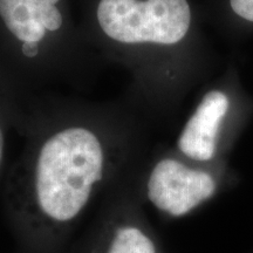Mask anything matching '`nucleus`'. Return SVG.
<instances>
[{
    "label": "nucleus",
    "mask_w": 253,
    "mask_h": 253,
    "mask_svg": "<svg viewBox=\"0 0 253 253\" xmlns=\"http://www.w3.org/2000/svg\"><path fill=\"white\" fill-rule=\"evenodd\" d=\"M136 166L114 154L95 128L53 129L2 181L14 252L66 253L101 199Z\"/></svg>",
    "instance_id": "1"
},
{
    "label": "nucleus",
    "mask_w": 253,
    "mask_h": 253,
    "mask_svg": "<svg viewBox=\"0 0 253 253\" xmlns=\"http://www.w3.org/2000/svg\"><path fill=\"white\" fill-rule=\"evenodd\" d=\"M132 176L145 208L167 220L191 216L233 188L238 179L227 173L225 166H207L182 155L137 164Z\"/></svg>",
    "instance_id": "2"
},
{
    "label": "nucleus",
    "mask_w": 253,
    "mask_h": 253,
    "mask_svg": "<svg viewBox=\"0 0 253 253\" xmlns=\"http://www.w3.org/2000/svg\"><path fill=\"white\" fill-rule=\"evenodd\" d=\"M132 173L134 170L101 199L66 253H167Z\"/></svg>",
    "instance_id": "3"
},
{
    "label": "nucleus",
    "mask_w": 253,
    "mask_h": 253,
    "mask_svg": "<svg viewBox=\"0 0 253 253\" xmlns=\"http://www.w3.org/2000/svg\"><path fill=\"white\" fill-rule=\"evenodd\" d=\"M97 20L119 42L173 45L188 33L191 13L186 0H101Z\"/></svg>",
    "instance_id": "4"
},
{
    "label": "nucleus",
    "mask_w": 253,
    "mask_h": 253,
    "mask_svg": "<svg viewBox=\"0 0 253 253\" xmlns=\"http://www.w3.org/2000/svg\"><path fill=\"white\" fill-rule=\"evenodd\" d=\"M230 106L229 96L224 91L205 94L177 140L178 154L201 164L224 166L219 163L220 135Z\"/></svg>",
    "instance_id": "5"
},
{
    "label": "nucleus",
    "mask_w": 253,
    "mask_h": 253,
    "mask_svg": "<svg viewBox=\"0 0 253 253\" xmlns=\"http://www.w3.org/2000/svg\"><path fill=\"white\" fill-rule=\"evenodd\" d=\"M59 0H0V17L8 31L23 42H39L46 31H56L62 15Z\"/></svg>",
    "instance_id": "6"
},
{
    "label": "nucleus",
    "mask_w": 253,
    "mask_h": 253,
    "mask_svg": "<svg viewBox=\"0 0 253 253\" xmlns=\"http://www.w3.org/2000/svg\"><path fill=\"white\" fill-rule=\"evenodd\" d=\"M230 5L237 15L253 23V0H230Z\"/></svg>",
    "instance_id": "7"
},
{
    "label": "nucleus",
    "mask_w": 253,
    "mask_h": 253,
    "mask_svg": "<svg viewBox=\"0 0 253 253\" xmlns=\"http://www.w3.org/2000/svg\"><path fill=\"white\" fill-rule=\"evenodd\" d=\"M5 150H6V136H5L4 126L1 125V120H0V184H2V181H4L2 171H4Z\"/></svg>",
    "instance_id": "8"
},
{
    "label": "nucleus",
    "mask_w": 253,
    "mask_h": 253,
    "mask_svg": "<svg viewBox=\"0 0 253 253\" xmlns=\"http://www.w3.org/2000/svg\"><path fill=\"white\" fill-rule=\"evenodd\" d=\"M23 52L25 55L32 56L37 55L38 53V42H24V46H23Z\"/></svg>",
    "instance_id": "9"
},
{
    "label": "nucleus",
    "mask_w": 253,
    "mask_h": 253,
    "mask_svg": "<svg viewBox=\"0 0 253 253\" xmlns=\"http://www.w3.org/2000/svg\"><path fill=\"white\" fill-rule=\"evenodd\" d=\"M13 253H15V252H13Z\"/></svg>",
    "instance_id": "10"
}]
</instances>
